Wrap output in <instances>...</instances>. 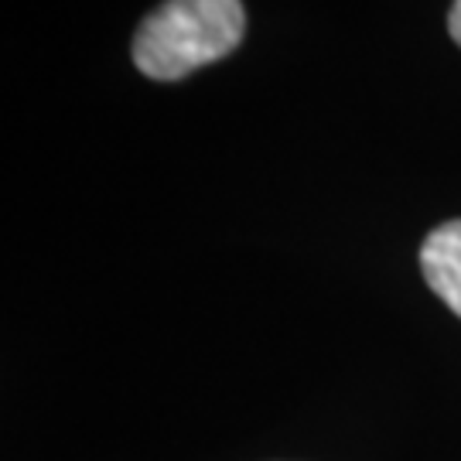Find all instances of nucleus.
Wrapping results in <instances>:
<instances>
[{"instance_id": "obj_3", "label": "nucleus", "mask_w": 461, "mask_h": 461, "mask_svg": "<svg viewBox=\"0 0 461 461\" xmlns=\"http://www.w3.org/2000/svg\"><path fill=\"white\" fill-rule=\"evenodd\" d=\"M447 34L455 38V45L461 49V0H455L451 11H447Z\"/></svg>"}, {"instance_id": "obj_2", "label": "nucleus", "mask_w": 461, "mask_h": 461, "mask_svg": "<svg viewBox=\"0 0 461 461\" xmlns=\"http://www.w3.org/2000/svg\"><path fill=\"white\" fill-rule=\"evenodd\" d=\"M420 270L430 291L461 318V219L430 232L420 247Z\"/></svg>"}, {"instance_id": "obj_1", "label": "nucleus", "mask_w": 461, "mask_h": 461, "mask_svg": "<svg viewBox=\"0 0 461 461\" xmlns=\"http://www.w3.org/2000/svg\"><path fill=\"white\" fill-rule=\"evenodd\" d=\"M243 32V0H165L133 34V66L148 79L175 83L236 51Z\"/></svg>"}]
</instances>
